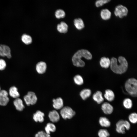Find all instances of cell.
Masks as SVG:
<instances>
[{
  "mask_svg": "<svg viewBox=\"0 0 137 137\" xmlns=\"http://www.w3.org/2000/svg\"><path fill=\"white\" fill-rule=\"evenodd\" d=\"M56 129L55 125L51 123H48L45 128V132L47 134H50L51 132H54Z\"/></svg>",
  "mask_w": 137,
  "mask_h": 137,
  "instance_id": "25",
  "label": "cell"
},
{
  "mask_svg": "<svg viewBox=\"0 0 137 137\" xmlns=\"http://www.w3.org/2000/svg\"><path fill=\"white\" fill-rule=\"evenodd\" d=\"M105 98L109 101H112L114 99L115 96L113 91L110 89H107L104 94Z\"/></svg>",
  "mask_w": 137,
  "mask_h": 137,
  "instance_id": "18",
  "label": "cell"
},
{
  "mask_svg": "<svg viewBox=\"0 0 137 137\" xmlns=\"http://www.w3.org/2000/svg\"><path fill=\"white\" fill-rule=\"evenodd\" d=\"M99 122L100 125L103 127H108L111 125L110 121L105 117H100Z\"/></svg>",
  "mask_w": 137,
  "mask_h": 137,
  "instance_id": "24",
  "label": "cell"
},
{
  "mask_svg": "<svg viewBox=\"0 0 137 137\" xmlns=\"http://www.w3.org/2000/svg\"><path fill=\"white\" fill-rule=\"evenodd\" d=\"M25 102L27 106L33 105L35 104L37 100V97L35 94L32 91L28 92L23 97Z\"/></svg>",
  "mask_w": 137,
  "mask_h": 137,
  "instance_id": "6",
  "label": "cell"
},
{
  "mask_svg": "<svg viewBox=\"0 0 137 137\" xmlns=\"http://www.w3.org/2000/svg\"><path fill=\"white\" fill-rule=\"evenodd\" d=\"M0 56H6L8 58H11V50L8 46L5 45H0Z\"/></svg>",
  "mask_w": 137,
  "mask_h": 137,
  "instance_id": "9",
  "label": "cell"
},
{
  "mask_svg": "<svg viewBox=\"0 0 137 137\" xmlns=\"http://www.w3.org/2000/svg\"><path fill=\"white\" fill-rule=\"evenodd\" d=\"M35 137H50V134H48L43 131H40L36 133Z\"/></svg>",
  "mask_w": 137,
  "mask_h": 137,
  "instance_id": "32",
  "label": "cell"
},
{
  "mask_svg": "<svg viewBox=\"0 0 137 137\" xmlns=\"http://www.w3.org/2000/svg\"><path fill=\"white\" fill-rule=\"evenodd\" d=\"M110 1L109 0H98L96 2L95 5L96 7H99Z\"/></svg>",
  "mask_w": 137,
  "mask_h": 137,
  "instance_id": "33",
  "label": "cell"
},
{
  "mask_svg": "<svg viewBox=\"0 0 137 137\" xmlns=\"http://www.w3.org/2000/svg\"><path fill=\"white\" fill-rule=\"evenodd\" d=\"M130 128V123L126 120H119L116 124V130L117 132L119 133L124 134L125 130H129Z\"/></svg>",
  "mask_w": 137,
  "mask_h": 137,
  "instance_id": "4",
  "label": "cell"
},
{
  "mask_svg": "<svg viewBox=\"0 0 137 137\" xmlns=\"http://www.w3.org/2000/svg\"><path fill=\"white\" fill-rule=\"evenodd\" d=\"M48 116L50 121L53 122H58L60 118L59 113L55 110L50 111Z\"/></svg>",
  "mask_w": 137,
  "mask_h": 137,
  "instance_id": "13",
  "label": "cell"
},
{
  "mask_svg": "<svg viewBox=\"0 0 137 137\" xmlns=\"http://www.w3.org/2000/svg\"><path fill=\"white\" fill-rule=\"evenodd\" d=\"M123 104L124 107L127 109H130L133 105L132 100L129 98L125 99L123 101Z\"/></svg>",
  "mask_w": 137,
  "mask_h": 137,
  "instance_id": "27",
  "label": "cell"
},
{
  "mask_svg": "<svg viewBox=\"0 0 137 137\" xmlns=\"http://www.w3.org/2000/svg\"><path fill=\"white\" fill-rule=\"evenodd\" d=\"M53 106L56 110L61 109L63 106V102L62 99L60 97L56 99H53L52 100Z\"/></svg>",
  "mask_w": 137,
  "mask_h": 137,
  "instance_id": "12",
  "label": "cell"
},
{
  "mask_svg": "<svg viewBox=\"0 0 137 137\" xmlns=\"http://www.w3.org/2000/svg\"><path fill=\"white\" fill-rule=\"evenodd\" d=\"M98 134L99 137H108L110 133L106 129H102L98 131Z\"/></svg>",
  "mask_w": 137,
  "mask_h": 137,
  "instance_id": "30",
  "label": "cell"
},
{
  "mask_svg": "<svg viewBox=\"0 0 137 137\" xmlns=\"http://www.w3.org/2000/svg\"><path fill=\"white\" fill-rule=\"evenodd\" d=\"M60 114L64 119H70L75 115V112L68 106L63 107L60 110Z\"/></svg>",
  "mask_w": 137,
  "mask_h": 137,
  "instance_id": "5",
  "label": "cell"
},
{
  "mask_svg": "<svg viewBox=\"0 0 137 137\" xmlns=\"http://www.w3.org/2000/svg\"><path fill=\"white\" fill-rule=\"evenodd\" d=\"M13 103L16 109L19 111H22L25 108L22 100L19 98L15 99Z\"/></svg>",
  "mask_w": 137,
  "mask_h": 137,
  "instance_id": "15",
  "label": "cell"
},
{
  "mask_svg": "<svg viewBox=\"0 0 137 137\" xmlns=\"http://www.w3.org/2000/svg\"><path fill=\"white\" fill-rule=\"evenodd\" d=\"M125 88L126 91L131 96L135 97L137 96V81L134 78L128 79L125 82Z\"/></svg>",
  "mask_w": 137,
  "mask_h": 137,
  "instance_id": "3",
  "label": "cell"
},
{
  "mask_svg": "<svg viewBox=\"0 0 137 137\" xmlns=\"http://www.w3.org/2000/svg\"><path fill=\"white\" fill-rule=\"evenodd\" d=\"M75 83L78 85H81L84 83V81L82 77L79 75H76L74 77Z\"/></svg>",
  "mask_w": 137,
  "mask_h": 137,
  "instance_id": "28",
  "label": "cell"
},
{
  "mask_svg": "<svg viewBox=\"0 0 137 137\" xmlns=\"http://www.w3.org/2000/svg\"><path fill=\"white\" fill-rule=\"evenodd\" d=\"M65 15V13L64 11L61 9L57 10L55 12V16L57 18H63Z\"/></svg>",
  "mask_w": 137,
  "mask_h": 137,
  "instance_id": "31",
  "label": "cell"
},
{
  "mask_svg": "<svg viewBox=\"0 0 137 137\" xmlns=\"http://www.w3.org/2000/svg\"><path fill=\"white\" fill-rule=\"evenodd\" d=\"M100 65L102 67L108 68L110 66V60L107 57H102L99 62Z\"/></svg>",
  "mask_w": 137,
  "mask_h": 137,
  "instance_id": "20",
  "label": "cell"
},
{
  "mask_svg": "<svg viewBox=\"0 0 137 137\" xmlns=\"http://www.w3.org/2000/svg\"><path fill=\"white\" fill-rule=\"evenodd\" d=\"M83 57L88 60L91 59L92 55L88 50L81 49L77 51L73 56L72 60L73 65L77 67H83L85 65V63L81 58Z\"/></svg>",
  "mask_w": 137,
  "mask_h": 137,
  "instance_id": "2",
  "label": "cell"
},
{
  "mask_svg": "<svg viewBox=\"0 0 137 137\" xmlns=\"http://www.w3.org/2000/svg\"><path fill=\"white\" fill-rule=\"evenodd\" d=\"M9 94L11 97L15 99L19 98L20 96L18 89L15 86H12L10 88Z\"/></svg>",
  "mask_w": 137,
  "mask_h": 137,
  "instance_id": "19",
  "label": "cell"
},
{
  "mask_svg": "<svg viewBox=\"0 0 137 137\" xmlns=\"http://www.w3.org/2000/svg\"><path fill=\"white\" fill-rule=\"evenodd\" d=\"M6 66V64L5 61L2 59H0V70H4Z\"/></svg>",
  "mask_w": 137,
  "mask_h": 137,
  "instance_id": "34",
  "label": "cell"
},
{
  "mask_svg": "<svg viewBox=\"0 0 137 137\" xmlns=\"http://www.w3.org/2000/svg\"><path fill=\"white\" fill-rule=\"evenodd\" d=\"M91 94V90L88 89H84L80 92V96L82 99L85 100L89 97Z\"/></svg>",
  "mask_w": 137,
  "mask_h": 137,
  "instance_id": "22",
  "label": "cell"
},
{
  "mask_svg": "<svg viewBox=\"0 0 137 137\" xmlns=\"http://www.w3.org/2000/svg\"><path fill=\"white\" fill-rule=\"evenodd\" d=\"M128 12V9L126 7L122 5H119L115 8L114 14L116 16L122 18L126 16Z\"/></svg>",
  "mask_w": 137,
  "mask_h": 137,
  "instance_id": "7",
  "label": "cell"
},
{
  "mask_svg": "<svg viewBox=\"0 0 137 137\" xmlns=\"http://www.w3.org/2000/svg\"><path fill=\"white\" fill-rule=\"evenodd\" d=\"M8 94L5 90H1L0 91V105L5 106L8 104L9 101L8 97Z\"/></svg>",
  "mask_w": 137,
  "mask_h": 137,
  "instance_id": "8",
  "label": "cell"
},
{
  "mask_svg": "<svg viewBox=\"0 0 137 137\" xmlns=\"http://www.w3.org/2000/svg\"><path fill=\"white\" fill-rule=\"evenodd\" d=\"M92 98L98 104L101 103L104 100L102 93L100 91H97L93 95Z\"/></svg>",
  "mask_w": 137,
  "mask_h": 137,
  "instance_id": "16",
  "label": "cell"
},
{
  "mask_svg": "<svg viewBox=\"0 0 137 137\" xmlns=\"http://www.w3.org/2000/svg\"><path fill=\"white\" fill-rule=\"evenodd\" d=\"M1 88L0 86V91H1Z\"/></svg>",
  "mask_w": 137,
  "mask_h": 137,
  "instance_id": "35",
  "label": "cell"
},
{
  "mask_svg": "<svg viewBox=\"0 0 137 137\" xmlns=\"http://www.w3.org/2000/svg\"><path fill=\"white\" fill-rule=\"evenodd\" d=\"M100 15L102 19L104 20H107L111 18V13L109 10L105 9L101 10Z\"/></svg>",
  "mask_w": 137,
  "mask_h": 137,
  "instance_id": "23",
  "label": "cell"
},
{
  "mask_svg": "<svg viewBox=\"0 0 137 137\" xmlns=\"http://www.w3.org/2000/svg\"><path fill=\"white\" fill-rule=\"evenodd\" d=\"M47 68L46 63L43 61L38 62L36 64V69L37 72L39 74H43L45 72Z\"/></svg>",
  "mask_w": 137,
  "mask_h": 137,
  "instance_id": "11",
  "label": "cell"
},
{
  "mask_svg": "<svg viewBox=\"0 0 137 137\" xmlns=\"http://www.w3.org/2000/svg\"><path fill=\"white\" fill-rule=\"evenodd\" d=\"M21 39L22 42L26 45L30 44L32 41L31 37L29 35L26 34H23L22 35Z\"/></svg>",
  "mask_w": 137,
  "mask_h": 137,
  "instance_id": "26",
  "label": "cell"
},
{
  "mask_svg": "<svg viewBox=\"0 0 137 137\" xmlns=\"http://www.w3.org/2000/svg\"><path fill=\"white\" fill-rule=\"evenodd\" d=\"M128 119L129 121L132 124H135L137 122V114L135 112L131 113L129 116Z\"/></svg>",
  "mask_w": 137,
  "mask_h": 137,
  "instance_id": "29",
  "label": "cell"
},
{
  "mask_svg": "<svg viewBox=\"0 0 137 137\" xmlns=\"http://www.w3.org/2000/svg\"><path fill=\"white\" fill-rule=\"evenodd\" d=\"M68 28L67 24L64 21L61 22L57 26V29L60 33H66L68 31Z\"/></svg>",
  "mask_w": 137,
  "mask_h": 137,
  "instance_id": "17",
  "label": "cell"
},
{
  "mask_svg": "<svg viewBox=\"0 0 137 137\" xmlns=\"http://www.w3.org/2000/svg\"><path fill=\"white\" fill-rule=\"evenodd\" d=\"M74 25L76 27L78 30H81L84 27V22L81 18L75 19L74 20Z\"/></svg>",
  "mask_w": 137,
  "mask_h": 137,
  "instance_id": "21",
  "label": "cell"
},
{
  "mask_svg": "<svg viewBox=\"0 0 137 137\" xmlns=\"http://www.w3.org/2000/svg\"><path fill=\"white\" fill-rule=\"evenodd\" d=\"M44 113L41 111L38 110L33 115V119L36 122H42L44 120Z\"/></svg>",
  "mask_w": 137,
  "mask_h": 137,
  "instance_id": "14",
  "label": "cell"
},
{
  "mask_svg": "<svg viewBox=\"0 0 137 137\" xmlns=\"http://www.w3.org/2000/svg\"><path fill=\"white\" fill-rule=\"evenodd\" d=\"M101 108L104 113L106 114H111L113 110V106L110 103L107 102L102 104Z\"/></svg>",
  "mask_w": 137,
  "mask_h": 137,
  "instance_id": "10",
  "label": "cell"
},
{
  "mask_svg": "<svg viewBox=\"0 0 137 137\" xmlns=\"http://www.w3.org/2000/svg\"><path fill=\"white\" fill-rule=\"evenodd\" d=\"M110 68L114 73L119 74L124 73L128 67V63L126 58L122 56H119L117 60L114 57L110 60Z\"/></svg>",
  "mask_w": 137,
  "mask_h": 137,
  "instance_id": "1",
  "label": "cell"
}]
</instances>
